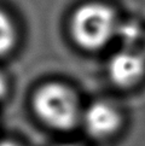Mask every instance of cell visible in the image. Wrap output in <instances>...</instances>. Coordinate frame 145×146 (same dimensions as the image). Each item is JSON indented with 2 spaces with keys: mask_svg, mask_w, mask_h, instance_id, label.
<instances>
[{
  "mask_svg": "<svg viewBox=\"0 0 145 146\" xmlns=\"http://www.w3.org/2000/svg\"><path fill=\"white\" fill-rule=\"evenodd\" d=\"M0 146H22L12 140H0Z\"/></svg>",
  "mask_w": 145,
  "mask_h": 146,
  "instance_id": "cell-8",
  "label": "cell"
},
{
  "mask_svg": "<svg viewBox=\"0 0 145 146\" xmlns=\"http://www.w3.org/2000/svg\"><path fill=\"white\" fill-rule=\"evenodd\" d=\"M17 28L13 19L0 10V57L10 53L17 44Z\"/></svg>",
  "mask_w": 145,
  "mask_h": 146,
  "instance_id": "cell-6",
  "label": "cell"
},
{
  "mask_svg": "<svg viewBox=\"0 0 145 146\" xmlns=\"http://www.w3.org/2000/svg\"><path fill=\"white\" fill-rule=\"evenodd\" d=\"M117 15L111 6L90 1L80 5L71 13L69 32L74 42L86 51H99L116 39Z\"/></svg>",
  "mask_w": 145,
  "mask_h": 146,
  "instance_id": "cell-1",
  "label": "cell"
},
{
  "mask_svg": "<svg viewBox=\"0 0 145 146\" xmlns=\"http://www.w3.org/2000/svg\"><path fill=\"white\" fill-rule=\"evenodd\" d=\"M81 123L91 137L108 139L120 132L123 116L115 104L106 100H97L84 109Z\"/></svg>",
  "mask_w": 145,
  "mask_h": 146,
  "instance_id": "cell-4",
  "label": "cell"
},
{
  "mask_svg": "<svg viewBox=\"0 0 145 146\" xmlns=\"http://www.w3.org/2000/svg\"><path fill=\"white\" fill-rule=\"evenodd\" d=\"M142 47H143V52L145 53V35H144V40H143V44H142Z\"/></svg>",
  "mask_w": 145,
  "mask_h": 146,
  "instance_id": "cell-9",
  "label": "cell"
},
{
  "mask_svg": "<svg viewBox=\"0 0 145 146\" xmlns=\"http://www.w3.org/2000/svg\"><path fill=\"white\" fill-rule=\"evenodd\" d=\"M33 109L44 124L59 132H68L81 123L84 108L76 92L65 83L47 82L35 91Z\"/></svg>",
  "mask_w": 145,
  "mask_h": 146,
  "instance_id": "cell-2",
  "label": "cell"
},
{
  "mask_svg": "<svg viewBox=\"0 0 145 146\" xmlns=\"http://www.w3.org/2000/svg\"><path fill=\"white\" fill-rule=\"evenodd\" d=\"M108 75L118 88L138 86L145 77V53L139 48L120 50L109 60Z\"/></svg>",
  "mask_w": 145,
  "mask_h": 146,
  "instance_id": "cell-3",
  "label": "cell"
},
{
  "mask_svg": "<svg viewBox=\"0 0 145 146\" xmlns=\"http://www.w3.org/2000/svg\"><path fill=\"white\" fill-rule=\"evenodd\" d=\"M7 81L3 74H0V99H3L7 93Z\"/></svg>",
  "mask_w": 145,
  "mask_h": 146,
  "instance_id": "cell-7",
  "label": "cell"
},
{
  "mask_svg": "<svg viewBox=\"0 0 145 146\" xmlns=\"http://www.w3.org/2000/svg\"><path fill=\"white\" fill-rule=\"evenodd\" d=\"M58 146H77L75 144H62V145H58Z\"/></svg>",
  "mask_w": 145,
  "mask_h": 146,
  "instance_id": "cell-10",
  "label": "cell"
},
{
  "mask_svg": "<svg viewBox=\"0 0 145 146\" xmlns=\"http://www.w3.org/2000/svg\"><path fill=\"white\" fill-rule=\"evenodd\" d=\"M145 35V28L136 19L120 21L116 32V40L122 44L123 48H140Z\"/></svg>",
  "mask_w": 145,
  "mask_h": 146,
  "instance_id": "cell-5",
  "label": "cell"
}]
</instances>
